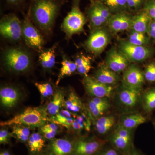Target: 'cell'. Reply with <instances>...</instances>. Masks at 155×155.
Masks as SVG:
<instances>
[{"label":"cell","instance_id":"cell-45","mask_svg":"<svg viewBox=\"0 0 155 155\" xmlns=\"http://www.w3.org/2000/svg\"><path fill=\"white\" fill-rule=\"evenodd\" d=\"M23 0H7L9 3L13 5H17L22 2Z\"/></svg>","mask_w":155,"mask_h":155},{"label":"cell","instance_id":"cell-21","mask_svg":"<svg viewBox=\"0 0 155 155\" xmlns=\"http://www.w3.org/2000/svg\"><path fill=\"white\" fill-rule=\"evenodd\" d=\"M146 121V118L143 115L137 113L124 116L119 125L127 129L133 130L139 125L144 123Z\"/></svg>","mask_w":155,"mask_h":155},{"label":"cell","instance_id":"cell-48","mask_svg":"<svg viewBox=\"0 0 155 155\" xmlns=\"http://www.w3.org/2000/svg\"><path fill=\"white\" fill-rule=\"evenodd\" d=\"M55 155L54 154V153H50V154H47V155Z\"/></svg>","mask_w":155,"mask_h":155},{"label":"cell","instance_id":"cell-2","mask_svg":"<svg viewBox=\"0 0 155 155\" xmlns=\"http://www.w3.org/2000/svg\"><path fill=\"white\" fill-rule=\"evenodd\" d=\"M79 4L80 0H74L71 10L64 18L61 25L67 39L71 38L74 35L84 31V27L86 23L87 19L81 11Z\"/></svg>","mask_w":155,"mask_h":155},{"label":"cell","instance_id":"cell-12","mask_svg":"<svg viewBox=\"0 0 155 155\" xmlns=\"http://www.w3.org/2000/svg\"><path fill=\"white\" fill-rule=\"evenodd\" d=\"M105 64L113 71L119 73L124 72L130 62L119 49L112 47L107 53Z\"/></svg>","mask_w":155,"mask_h":155},{"label":"cell","instance_id":"cell-1","mask_svg":"<svg viewBox=\"0 0 155 155\" xmlns=\"http://www.w3.org/2000/svg\"><path fill=\"white\" fill-rule=\"evenodd\" d=\"M59 4L55 0H33L31 6V17L45 32L52 28L59 11Z\"/></svg>","mask_w":155,"mask_h":155},{"label":"cell","instance_id":"cell-28","mask_svg":"<svg viewBox=\"0 0 155 155\" xmlns=\"http://www.w3.org/2000/svg\"><path fill=\"white\" fill-rule=\"evenodd\" d=\"M64 104L67 110L73 113L80 112L83 107L81 100L74 92L70 93Z\"/></svg>","mask_w":155,"mask_h":155},{"label":"cell","instance_id":"cell-35","mask_svg":"<svg viewBox=\"0 0 155 155\" xmlns=\"http://www.w3.org/2000/svg\"><path fill=\"white\" fill-rule=\"evenodd\" d=\"M12 133L15 134L19 140L24 142L28 140L30 136L29 129L21 125H14Z\"/></svg>","mask_w":155,"mask_h":155},{"label":"cell","instance_id":"cell-5","mask_svg":"<svg viewBox=\"0 0 155 155\" xmlns=\"http://www.w3.org/2000/svg\"><path fill=\"white\" fill-rule=\"evenodd\" d=\"M118 49L127 57L130 63L144 62L151 58L155 52L153 48L133 45L125 39L119 40Z\"/></svg>","mask_w":155,"mask_h":155},{"label":"cell","instance_id":"cell-46","mask_svg":"<svg viewBox=\"0 0 155 155\" xmlns=\"http://www.w3.org/2000/svg\"><path fill=\"white\" fill-rule=\"evenodd\" d=\"M127 155H142L140 153V152L138 151L137 150L133 149L130 152V153Z\"/></svg>","mask_w":155,"mask_h":155},{"label":"cell","instance_id":"cell-17","mask_svg":"<svg viewBox=\"0 0 155 155\" xmlns=\"http://www.w3.org/2000/svg\"><path fill=\"white\" fill-rule=\"evenodd\" d=\"M140 96V91L128 88L122 85L119 93L120 102L123 105L132 108L137 105Z\"/></svg>","mask_w":155,"mask_h":155},{"label":"cell","instance_id":"cell-43","mask_svg":"<svg viewBox=\"0 0 155 155\" xmlns=\"http://www.w3.org/2000/svg\"><path fill=\"white\" fill-rule=\"evenodd\" d=\"M9 133L8 130L2 129L0 130V143L1 144H5L8 140Z\"/></svg>","mask_w":155,"mask_h":155},{"label":"cell","instance_id":"cell-18","mask_svg":"<svg viewBox=\"0 0 155 155\" xmlns=\"http://www.w3.org/2000/svg\"><path fill=\"white\" fill-rule=\"evenodd\" d=\"M152 20L144 10L133 16L130 30L148 34L150 24Z\"/></svg>","mask_w":155,"mask_h":155},{"label":"cell","instance_id":"cell-13","mask_svg":"<svg viewBox=\"0 0 155 155\" xmlns=\"http://www.w3.org/2000/svg\"><path fill=\"white\" fill-rule=\"evenodd\" d=\"M133 17L126 12L113 14L108 23L109 30L116 34L130 30Z\"/></svg>","mask_w":155,"mask_h":155},{"label":"cell","instance_id":"cell-8","mask_svg":"<svg viewBox=\"0 0 155 155\" xmlns=\"http://www.w3.org/2000/svg\"><path fill=\"white\" fill-rule=\"evenodd\" d=\"M132 130L119 125L110 137L112 146L123 155H127L133 149Z\"/></svg>","mask_w":155,"mask_h":155},{"label":"cell","instance_id":"cell-49","mask_svg":"<svg viewBox=\"0 0 155 155\" xmlns=\"http://www.w3.org/2000/svg\"><path fill=\"white\" fill-rule=\"evenodd\" d=\"M152 1H153V2H154L155 3V0H152Z\"/></svg>","mask_w":155,"mask_h":155},{"label":"cell","instance_id":"cell-14","mask_svg":"<svg viewBox=\"0 0 155 155\" xmlns=\"http://www.w3.org/2000/svg\"><path fill=\"white\" fill-rule=\"evenodd\" d=\"M106 142L101 140H80L74 147L75 155H97L106 144Z\"/></svg>","mask_w":155,"mask_h":155},{"label":"cell","instance_id":"cell-3","mask_svg":"<svg viewBox=\"0 0 155 155\" xmlns=\"http://www.w3.org/2000/svg\"><path fill=\"white\" fill-rule=\"evenodd\" d=\"M3 62L9 70L15 72H23L29 69L31 65L30 55L25 50L19 48H11L5 51Z\"/></svg>","mask_w":155,"mask_h":155},{"label":"cell","instance_id":"cell-22","mask_svg":"<svg viewBox=\"0 0 155 155\" xmlns=\"http://www.w3.org/2000/svg\"><path fill=\"white\" fill-rule=\"evenodd\" d=\"M51 150L55 155H69L73 150L71 143L64 139H57L52 143Z\"/></svg>","mask_w":155,"mask_h":155},{"label":"cell","instance_id":"cell-9","mask_svg":"<svg viewBox=\"0 0 155 155\" xmlns=\"http://www.w3.org/2000/svg\"><path fill=\"white\" fill-rule=\"evenodd\" d=\"M22 37L29 47L38 51H41L44 44L43 37L28 17L22 22Z\"/></svg>","mask_w":155,"mask_h":155},{"label":"cell","instance_id":"cell-29","mask_svg":"<svg viewBox=\"0 0 155 155\" xmlns=\"http://www.w3.org/2000/svg\"><path fill=\"white\" fill-rule=\"evenodd\" d=\"M114 14L125 12L127 8L126 0H99Z\"/></svg>","mask_w":155,"mask_h":155},{"label":"cell","instance_id":"cell-24","mask_svg":"<svg viewBox=\"0 0 155 155\" xmlns=\"http://www.w3.org/2000/svg\"><path fill=\"white\" fill-rule=\"evenodd\" d=\"M115 121V117L111 115L101 116L97 118L96 122V129L100 134H107L114 127Z\"/></svg>","mask_w":155,"mask_h":155},{"label":"cell","instance_id":"cell-32","mask_svg":"<svg viewBox=\"0 0 155 155\" xmlns=\"http://www.w3.org/2000/svg\"><path fill=\"white\" fill-rule=\"evenodd\" d=\"M147 34L131 30L128 39L127 40V41L132 44L136 45L148 46V44L150 42V37L149 35L147 36Z\"/></svg>","mask_w":155,"mask_h":155},{"label":"cell","instance_id":"cell-31","mask_svg":"<svg viewBox=\"0 0 155 155\" xmlns=\"http://www.w3.org/2000/svg\"><path fill=\"white\" fill-rule=\"evenodd\" d=\"M143 104L147 113H150L155 109V87L145 92L143 95Z\"/></svg>","mask_w":155,"mask_h":155},{"label":"cell","instance_id":"cell-36","mask_svg":"<svg viewBox=\"0 0 155 155\" xmlns=\"http://www.w3.org/2000/svg\"><path fill=\"white\" fill-rule=\"evenodd\" d=\"M90 125L89 121L87 119V117L85 115L77 116L75 115L72 127L76 130H82L84 128L88 130Z\"/></svg>","mask_w":155,"mask_h":155},{"label":"cell","instance_id":"cell-20","mask_svg":"<svg viewBox=\"0 0 155 155\" xmlns=\"http://www.w3.org/2000/svg\"><path fill=\"white\" fill-rule=\"evenodd\" d=\"M91 2V5L87 10V15L89 22L90 28L92 31L104 27L106 24L94 4Z\"/></svg>","mask_w":155,"mask_h":155},{"label":"cell","instance_id":"cell-19","mask_svg":"<svg viewBox=\"0 0 155 155\" xmlns=\"http://www.w3.org/2000/svg\"><path fill=\"white\" fill-rule=\"evenodd\" d=\"M110 107V103L107 98L94 97L89 102V109L95 118H98L103 116Z\"/></svg>","mask_w":155,"mask_h":155},{"label":"cell","instance_id":"cell-44","mask_svg":"<svg viewBox=\"0 0 155 155\" xmlns=\"http://www.w3.org/2000/svg\"><path fill=\"white\" fill-rule=\"evenodd\" d=\"M148 35L150 38H151L155 40V20H152L150 24Z\"/></svg>","mask_w":155,"mask_h":155},{"label":"cell","instance_id":"cell-39","mask_svg":"<svg viewBox=\"0 0 155 155\" xmlns=\"http://www.w3.org/2000/svg\"><path fill=\"white\" fill-rule=\"evenodd\" d=\"M143 73L145 80L151 83L155 82V62H151L148 64Z\"/></svg>","mask_w":155,"mask_h":155},{"label":"cell","instance_id":"cell-6","mask_svg":"<svg viewBox=\"0 0 155 155\" xmlns=\"http://www.w3.org/2000/svg\"><path fill=\"white\" fill-rule=\"evenodd\" d=\"M110 31L102 27L91 31L84 43L85 48L95 55H99L104 51L111 41Z\"/></svg>","mask_w":155,"mask_h":155},{"label":"cell","instance_id":"cell-33","mask_svg":"<svg viewBox=\"0 0 155 155\" xmlns=\"http://www.w3.org/2000/svg\"><path fill=\"white\" fill-rule=\"evenodd\" d=\"M30 150L32 152H40L45 146V141L38 133H32L28 140Z\"/></svg>","mask_w":155,"mask_h":155},{"label":"cell","instance_id":"cell-4","mask_svg":"<svg viewBox=\"0 0 155 155\" xmlns=\"http://www.w3.org/2000/svg\"><path fill=\"white\" fill-rule=\"evenodd\" d=\"M47 121L44 113L39 108L28 107L21 114L7 121L1 122V126L25 125L31 127L43 126Z\"/></svg>","mask_w":155,"mask_h":155},{"label":"cell","instance_id":"cell-38","mask_svg":"<svg viewBox=\"0 0 155 155\" xmlns=\"http://www.w3.org/2000/svg\"><path fill=\"white\" fill-rule=\"evenodd\" d=\"M35 85L43 97H46L52 95L54 90L52 87L48 83H39L36 82Z\"/></svg>","mask_w":155,"mask_h":155},{"label":"cell","instance_id":"cell-23","mask_svg":"<svg viewBox=\"0 0 155 155\" xmlns=\"http://www.w3.org/2000/svg\"><path fill=\"white\" fill-rule=\"evenodd\" d=\"M75 115L72 114V112L66 110H62L58 114L53 116L51 120L53 123L69 128L72 127L74 121Z\"/></svg>","mask_w":155,"mask_h":155},{"label":"cell","instance_id":"cell-37","mask_svg":"<svg viewBox=\"0 0 155 155\" xmlns=\"http://www.w3.org/2000/svg\"><path fill=\"white\" fill-rule=\"evenodd\" d=\"M58 128V125L53 122L51 124L44 125L41 127V130L45 138L50 140L55 137Z\"/></svg>","mask_w":155,"mask_h":155},{"label":"cell","instance_id":"cell-16","mask_svg":"<svg viewBox=\"0 0 155 155\" xmlns=\"http://www.w3.org/2000/svg\"><path fill=\"white\" fill-rule=\"evenodd\" d=\"M19 99L18 90L12 87H2L0 90V101L4 107L11 109L17 104Z\"/></svg>","mask_w":155,"mask_h":155},{"label":"cell","instance_id":"cell-10","mask_svg":"<svg viewBox=\"0 0 155 155\" xmlns=\"http://www.w3.org/2000/svg\"><path fill=\"white\" fill-rule=\"evenodd\" d=\"M82 83L87 93L96 97L108 98L111 96L114 91L113 86L101 83L93 76H84Z\"/></svg>","mask_w":155,"mask_h":155},{"label":"cell","instance_id":"cell-41","mask_svg":"<svg viewBox=\"0 0 155 155\" xmlns=\"http://www.w3.org/2000/svg\"><path fill=\"white\" fill-rule=\"evenodd\" d=\"M144 11L153 20H155V3L151 1L147 3L145 7Z\"/></svg>","mask_w":155,"mask_h":155},{"label":"cell","instance_id":"cell-40","mask_svg":"<svg viewBox=\"0 0 155 155\" xmlns=\"http://www.w3.org/2000/svg\"><path fill=\"white\" fill-rule=\"evenodd\" d=\"M105 146V145H104ZM97 155H123L119 150L112 146V147H104Z\"/></svg>","mask_w":155,"mask_h":155},{"label":"cell","instance_id":"cell-11","mask_svg":"<svg viewBox=\"0 0 155 155\" xmlns=\"http://www.w3.org/2000/svg\"><path fill=\"white\" fill-rule=\"evenodd\" d=\"M122 85L140 91L144 84V73L135 64H130L123 72Z\"/></svg>","mask_w":155,"mask_h":155},{"label":"cell","instance_id":"cell-25","mask_svg":"<svg viewBox=\"0 0 155 155\" xmlns=\"http://www.w3.org/2000/svg\"><path fill=\"white\" fill-rule=\"evenodd\" d=\"M56 47L49 49L42 52L39 57L40 64L42 67L46 69H49L54 66L56 63Z\"/></svg>","mask_w":155,"mask_h":155},{"label":"cell","instance_id":"cell-42","mask_svg":"<svg viewBox=\"0 0 155 155\" xmlns=\"http://www.w3.org/2000/svg\"><path fill=\"white\" fill-rule=\"evenodd\" d=\"M143 0H129L127 1V8L132 10H136L142 5Z\"/></svg>","mask_w":155,"mask_h":155},{"label":"cell","instance_id":"cell-30","mask_svg":"<svg viewBox=\"0 0 155 155\" xmlns=\"http://www.w3.org/2000/svg\"><path fill=\"white\" fill-rule=\"evenodd\" d=\"M75 62L78 73L84 76L88 75L87 74L91 68L90 58L84 55H80L76 58Z\"/></svg>","mask_w":155,"mask_h":155},{"label":"cell","instance_id":"cell-34","mask_svg":"<svg viewBox=\"0 0 155 155\" xmlns=\"http://www.w3.org/2000/svg\"><path fill=\"white\" fill-rule=\"evenodd\" d=\"M91 2L94 4L97 10L102 17L103 20L104 21L106 25H107L108 22L113 16V14L111 13L107 7L99 0H97V1L93 0Z\"/></svg>","mask_w":155,"mask_h":155},{"label":"cell","instance_id":"cell-47","mask_svg":"<svg viewBox=\"0 0 155 155\" xmlns=\"http://www.w3.org/2000/svg\"><path fill=\"white\" fill-rule=\"evenodd\" d=\"M0 155H11L8 152L5 151L4 152L1 153Z\"/></svg>","mask_w":155,"mask_h":155},{"label":"cell","instance_id":"cell-26","mask_svg":"<svg viewBox=\"0 0 155 155\" xmlns=\"http://www.w3.org/2000/svg\"><path fill=\"white\" fill-rule=\"evenodd\" d=\"M61 64L62 67L56 81L57 85L59 84L61 79L64 77L72 75L77 70V66L75 62L71 61L65 56L63 57Z\"/></svg>","mask_w":155,"mask_h":155},{"label":"cell","instance_id":"cell-15","mask_svg":"<svg viewBox=\"0 0 155 155\" xmlns=\"http://www.w3.org/2000/svg\"><path fill=\"white\" fill-rule=\"evenodd\" d=\"M94 77L101 83L114 86L119 82L118 73L110 69L105 63H101L95 72Z\"/></svg>","mask_w":155,"mask_h":155},{"label":"cell","instance_id":"cell-50","mask_svg":"<svg viewBox=\"0 0 155 155\" xmlns=\"http://www.w3.org/2000/svg\"><path fill=\"white\" fill-rule=\"evenodd\" d=\"M90 1H91V2H92V1H93V0H90Z\"/></svg>","mask_w":155,"mask_h":155},{"label":"cell","instance_id":"cell-7","mask_svg":"<svg viewBox=\"0 0 155 155\" xmlns=\"http://www.w3.org/2000/svg\"><path fill=\"white\" fill-rule=\"evenodd\" d=\"M0 33L5 38L18 41L22 37V22L14 14L6 15L1 20Z\"/></svg>","mask_w":155,"mask_h":155},{"label":"cell","instance_id":"cell-27","mask_svg":"<svg viewBox=\"0 0 155 155\" xmlns=\"http://www.w3.org/2000/svg\"><path fill=\"white\" fill-rule=\"evenodd\" d=\"M64 102L63 93L60 91L56 92L52 100L48 105L47 110L48 114L51 116H54L58 114Z\"/></svg>","mask_w":155,"mask_h":155}]
</instances>
